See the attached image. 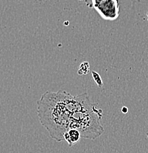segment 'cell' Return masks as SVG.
Here are the masks:
<instances>
[{
  "mask_svg": "<svg viewBox=\"0 0 148 153\" xmlns=\"http://www.w3.org/2000/svg\"><path fill=\"white\" fill-rule=\"evenodd\" d=\"M147 138H148V133H147Z\"/></svg>",
  "mask_w": 148,
  "mask_h": 153,
  "instance_id": "ba28073f",
  "label": "cell"
},
{
  "mask_svg": "<svg viewBox=\"0 0 148 153\" xmlns=\"http://www.w3.org/2000/svg\"><path fill=\"white\" fill-rule=\"evenodd\" d=\"M90 71V67H89V62H83L80 65V67L78 68V74L80 75H85L87 74Z\"/></svg>",
  "mask_w": 148,
  "mask_h": 153,
  "instance_id": "5b68a950",
  "label": "cell"
},
{
  "mask_svg": "<svg viewBox=\"0 0 148 153\" xmlns=\"http://www.w3.org/2000/svg\"><path fill=\"white\" fill-rule=\"evenodd\" d=\"M147 19H148V13H147Z\"/></svg>",
  "mask_w": 148,
  "mask_h": 153,
  "instance_id": "9c48e42d",
  "label": "cell"
},
{
  "mask_svg": "<svg viewBox=\"0 0 148 153\" xmlns=\"http://www.w3.org/2000/svg\"><path fill=\"white\" fill-rule=\"evenodd\" d=\"M103 114L97 104L91 102L88 94H83L80 104L71 114L69 129L78 130L81 138L96 139L104 133V128L100 123Z\"/></svg>",
  "mask_w": 148,
  "mask_h": 153,
  "instance_id": "7a4b0ae2",
  "label": "cell"
},
{
  "mask_svg": "<svg viewBox=\"0 0 148 153\" xmlns=\"http://www.w3.org/2000/svg\"><path fill=\"white\" fill-rule=\"evenodd\" d=\"M80 102L79 95L72 96L64 91H47L37 101V114L41 124L51 138L60 142L69 129L71 114Z\"/></svg>",
  "mask_w": 148,
  "mask_h": 153,
  "instance_id": "6da1fadb",
  "label": "cell"
},
{
  "mask_svg": "<svg viewBox=\"0 0 148 153\" xmlns=\"http://www.w3.org/2000/svg\"><path fill=\"white\" fill-rule=\"evenodd\" d=\"M91 74H92V77H93L94 80L95 81V82H96V84L97 85L98 87L100 88H101L103 86V79H102L101 76H100V75L97 72H96V71H91Z\"/></svg>",
  "mask_w": 148,
  "mask_h": 153,
  "instance_id": "8992f818",
  "label": "cell"
},
{
  "mask_svg": "<svg viewBox=\"0 0 148 153\" xmlns=\"http://www.w3.org/2000/svg\"><path fill=\"white\" fill-rule=\"evenodd\" d=\"M92 2L102 18L114 20L119 16L118 0H92Z\"/></svg>",
  "mask_w": 148,
  "mask_h": 153,
  "instance_id": "3957f363",
  "label": "cell"
},
{
  "mask_svg": "<svg viewBox=\"0 0 148 153\" xmlns=\"http://www.w3.org/2000/svg\"><path fill=\"white\" fill-rule=\"evenodd\" d=\"M64 140L68 143L69 147L74 146L80 140L81 134L78 130L76 129H69L63 135Z\"/></svg>",
  "mask_w": 148,
  "mask_h": 153,
  "instance_id": "277c9868",
  "label": "cell"
},
{
  "mask_svg": "<svg viewBox=\"0 0 148 153\" xmlns=\"http://www.w3.org/2000/svg\"><path fill=\"white\" fill-rule=\"evenodd\" d=\"M128 108H126V107H123V108H122V112L123 113V114H127V113H128Z\"/></svg>",
  "mask_w": 148,
  "mask_h": 153,
  "instance_id": "52a82bcc",
  "label": "cell"
}]
</instances>
